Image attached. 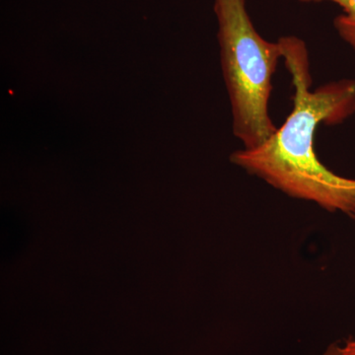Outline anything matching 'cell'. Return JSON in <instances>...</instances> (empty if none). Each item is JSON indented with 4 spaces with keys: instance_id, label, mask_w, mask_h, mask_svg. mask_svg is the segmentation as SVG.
<instances>
[{
    "instance_id": "1",
    "label": "cell",
    "mask_w": 355,
    "mask_h": 355,
    "mask_svg": "<svg viewBox=\"0 0 355 355\" xmlns=\"http://www.w3.org/2000/svg\"><path fill=\"white\" fill-rule=\"evenodd\" d=\"M279 41L295 88L293 109L268 141L235 151L231 161L289 197L355 217V180L330 171L314 148L318 125H340L355 113V80L342 79L311 91L304 42L296 37Z\"/></svg>"
},
{
    "instance_id": "2",
    "label": "cell",
    "mask_w": 355,
    "mask_h": 355,
    "mask_svg": "<svg viewBox=\"0 0 355 355\" xmlns=\"http://www.w3.org/2000/svg\"><path fill=\"white\" fill-rule=\"evenodd\" d=\"M222 72L230 99L233 135L243 149L257 148L277 130L268 113L272 79L282 46L259 34L246 0H214Z\"/></svg>"
},
{
    "instance_id": "3",
    "label": "cell",
    "mask_w": 355,
    "mask_h": 355,
    "mask_svg": "<svg viewBox=\"0 0 355 355\" xmlns=\"http://www.w3.org/2000/svg\"><path fill=\"white\" fill-rule=\"evenodd\" d=\"M301 2L330 1L342 7L343 13L334 21L340 38L355 51V0H298Z\"/></svg>"
},
{
    "instance_id": "4",
    "label": "cell",
    "mask_w": 355,
    "mask_h": 355,
    "mask_svg": "<svg viewBox=\"0 0 355 355\" xmlns=\"http://www.w3.org/2000/svg\"><path fill=\"white\" fill-rule=\"evenodd\" d=\"M323 355H355V338L331 343Z\"/></svg>"
}]
</instances>
